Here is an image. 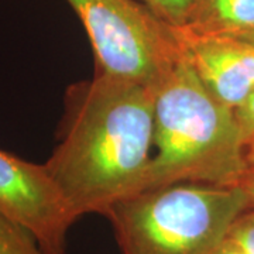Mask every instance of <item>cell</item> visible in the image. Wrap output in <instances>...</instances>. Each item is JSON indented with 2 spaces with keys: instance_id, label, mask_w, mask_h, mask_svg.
Listing matches in <instances>:
<instances>
[{
  "instance_id": "6da1fadb",
  "label": "cell",
  "mask_w": 254,
  "mask_h": 254,
  "mask_svg": "<svg viewBox=\"0 0 254 254\" xmlns=\"http://www.w3.org/2000/svg\"><path fill=\"white\" fill-rule=\"evenodd\" d=\"M153 151L154 89L95 73L68 88L60 141L44 164L79 218L147 190Z\"/></svg>"
},
{
  "instance_id": "7a4b0ae2",
  "label": "cell",
  "mask_w": 254,
  "mask_h": 254,
  "mask_svg": "<svg viewBox=\"0 0 254 254\" xmlns=\"http://www.w3.org/2000/svg\"><path fill=\"white\" fill-rule=\"evenodd\" d=\"M247 143L235 109L182 58L154 88V151L147 190L178 182L239 187Z\"/></svg>"
},
{
  "instance_id": "3957f363",
  "label": "cell",
  "mask_w": 254,
  "mask_h": 254,
  "mask_svg": "<svg viewBox=\"0 0 254 254\" xmlns=\"http://www.w3.org/2000/svg\"><path fill=\"white\" fill-rule=\"evenodd\" d=\"M252 206L240 187L178 182L120 200L105 216L122 254H213Z\"/></svg>"
},
{
  "instance_id": "277c9868",
  "label": "cell",
  "mask_w": 254,
  "mask_h": 254,
  "mask_svg": "<svg viewBox=\"0 0 254 254\" xmlns=\"http://www.w3.org/2000/svg\"><path fill=\"white\" fill-rule=\"evenodd\" d=\"M88 33L96 73L154 89L184 58L177 28L138 0H66Z\"/></svg>"
},
{
  "instance_id": "5b68a950",
  "label": "cell",
  "mask_w": 254,
  "mask_h": 254,
  "mask_svg": "<svg viewBox=\"0 0 254 254\" xmlns=\"http://www.w3.org/2000/svg\"><path fill=\"white\" fill-rule=\"evenodd\" d=\"M0 212L24 227L44 254H65L76 220L46 164L28 163L0 150Z\"/></svg>"
},
{
  "instance_id": "8992f818",
  "label": "cell",
  "mask_w": 254,
  "mask_h": 254,
  "mask_svg": "<svg viewBox=\"0 0 254 254\" xmlns=\"http://www.w3.org/2000/svg\"><path fill=\"white\" fill-rule=\"evenodd\" d=\"M177 28V27H175ZM184 58L216 99L236 110L254 89V46L242 38L177 28Z\"/></svg>"
},
{
  "instance_id": "52a82bcc",
  "label": "cell",
  "mask_w": 254,
  "mask_h": 254,
  "mask_svg": "<svg viewBox=\"0 0 254 254\" xmlns=\"http://www.w3.org/2000/svg\"><path fill=\"white\" fill-rule=\"evenodd\" d=\"M188 28L199 34L242 37L254 31V0H198Z\"/></svg>"
},
{
  "instance_id": "ba28073f",
  "label": "cell",
  "mask_w": 254,
  "mask_h": 254,
  "mask_svg": "<svg viewBox=\"0 0 254 254\" xmlns=\"http://www.w3.org/2000/svg\"><path fill=\"white\" fill-rule=\"evenodd\" d=\"M0 254H44L34 237L0 212Z\"/></svg>"
},
{
  "instance_id": "9c48e42d",
  "label": "cell",
  "mask_w": 254,
  "mask_h": 254,
  "mask_svg": "<svg viewBox=\"0 0 254 254\" xmlns=\"http://www.w3.org/2000/svg\"><path fill=\"white\" fill-rule=\"evenodd\" d=\"M157 17L174 27L182 28L190 23L198 0H138Z\"/></svg>"
},
{
  "instance_id": "30bf717a",
  "label": "cell",
  "mask_w": 254,
  "mask_h": 254,
  "mask_svg": "<svg viewBox=\"0 0 254 254\" xmlns=\"http://www.w3.org/2000/svg\"><path fill=\"white\" fill-rule=\"evenodd\" d=\"M229 239H232L237 246L242 247L246 254H254V208L247 209L242 213L229 232Z\"/></svg>"
},
{
  "instance_id": "8fae6325",
  "label": "cell",
  "mask_w": 254,
  "mask_h": 254,
  "mask_svg": "<svg viewBox=\"0 0 254 254\" xmlns=\"http://www.w3.org/2000/svg\"><path fill=\"white\" fill-rule=\"evenodd\" d=\"M235 113L246 143H249L252 138H254V89L247 96V99L235 110Z\"/></svg>"
},
{
  "instance_id": "7c38bea8",
  "label": "cell",
  "mask_w": 254,
  "mask_h": 254,
  "mask_svg": "<svg viewBox=\"0 0 254 254\" xmlns=\"http://www.w3.org/2000/svg\"><path fill=\"white\" fill-rule=\"evenodd\" d=\"M240 188L246 190V193L250 196L254 203V138L247 143V151H246V171L242 182L239 185Z\"/></svg>"
},
{
  "instance_id": "4fadbf2b",
  "label": "cell",
  "mask_w": 254,
  "mask_h": 254,
  "mask_svg": "<svg viewBox=\"0 0 254 254\" xmlns=\"http://www.w3.org/2000/svg\"><path fill=\"white\" fill-rule=\"evenodd\" d=\"M213 254H246L240 246H237L232 239L227 237L226 240L219 246L218 250Z\"/></svg>"
},
{
  "instance_id": "5bb4252c",
  "label": "cell",
  "mask_w": 254,
  "mask_h": 254,
  "mask_svg": "<svg viewBox=\"0 0 254 254\" xmlns=\"http://www.w3.org/2000/svg\"><path fill=\"white\" fill-rule=\"evenodd\" d=\"M237 38H242V40H245V41H247V43H250V44L254 46V31L253 33H249V34H245V36L242 37H237Z\"/></svg>"
}]
</instances>
